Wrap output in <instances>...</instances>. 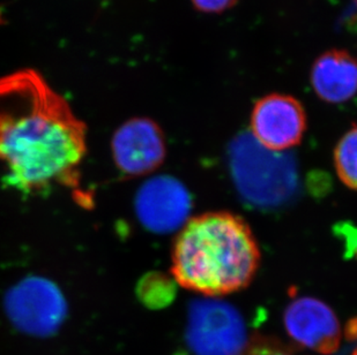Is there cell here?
<instances>
[{"label":"cell","instance_id":"6","mask_svg":"<svg viewBox=\"0 0 357 355\" xmlns=\"http://www.w3.org/2000/svg\"><path fill=\"white\" fill-rule=\"evenodd\" d=\"M137 214L155 233H172L190 221L192 198L176 178L160 175L142 184L137 195Z\"/></svg>","mask_w":357,"mask_h":355},{"label":"cell","instance_id":"8","mask_svg":"<svg viewBox=\"0 0 357 355\" xmlns=\"http://www.w3.org/2000/svg\"><path fill=\"white\" fill-rule=\"evenodd\" d=\"M65 310L66 307L59 291L42 279L22 283L7 300L10 321L28 335L54 333L64 319Z\"/></svg>","mask_w":357,"mask_h":355},{"label":"cell","instance_id":"13","mask_svg":"<svg viewBox=\"0 0 357 355\" xmlns=\"http://www.w3.org/2000/svg\"><path fill=\"white\" fill-rule=\"evenodd\" d=\"M241 355H295L278 339L267 336H255Z\"/></svg>","mask_w":357,"mask_h":355},{"label":"cell","instance_id":"2","mask_svg":"<svg viewBox=\"0 0 357 355\" xmlns=\"http://www.w3.org/2000/svg\"><path fill=\"white\" fill-rule=\"evenodd\" d=\"M259 265V247L249 224L228 212L190 218L172 248L174 281L206 298L248 287Z\"/></svg>","mask_w":357,"mask_h":355},{"label":"cell","instance_id":"9","mask_svg":"<svg viewBox=\"0 0 357 355\" xmlns=\"http://www.w3.org/2000/svg\"><path fill=\"white\" fill-rule=\"evenodd\" d=\"M284 328L296 345L319 354L337 352L340 347L341 326L333 309L312 297H301L287 306Z\"/></svg>","mask_w":357,"mask_h":355},{"label":"cell","instance_id":"3","mask_svg":"<svg viewBox=\"0 0 357 355\" xmlns=\"http://www.w3.org/2000/svg\"><path fill=\"white\" fill-rule=\"evenodd\" d=\"M229 168L241 198L261 209L282 207L298 188V168L293 155L264 147L251 133L229 145Z\"/></svg>","mask_w":357,"mask_h":355},{"label":"cell","instance_id":"1","mask_svg":"<svg viewBox=\"0 0 357 355\" xmlns=\"http://www.w3.org/2000/svg\"><path fill=\"white\" fill-rule=\"evenodd\" d=\"M86 154L87 126L40 72L0 77V163L8 184L24 193L63 186L82 198Z\"/></svg>","mask_w":357,"mask_h":355},{"label":"cell","instance_id":"5","mask_svg":"<svg viewBox=\"0 0 357 355\" xmlns=\"http://www.w3.org/2000/svg\"><path fill=\"white\" fill-rule=\"evenodd\" d=\"M307 131V114L296 98L272 94L260 98L251 113V134L273 151L296 147Z\"/></svg>","mask_w":357,"mask_h":355},{"label":"cell","instance_id":"15","mask_svg":"<svg viewBox=\"0 0 357 355\" xmlns=\"http://www.w3.org/2000/svg\"><path fill=\"white\" fill-rule=\"evenodd\" d=\"M351 355H357V347L356 349H355L354 352H353V354Z\"/></svg>","mask_w":357,"mask_h":355},{"label":"cell","instance_id":"10","mask_svg":"<svg viewBox=\"0 0 357 355\" xmlns=\"http://www.w3.org/2000/svg\"><path fill=\"white\" fill-rule=\"evenodd\" d=\"M311 84L318 97L331 104L349 101L357 93V57L344 50H331L314 61Z\"/></svg>","mask_w":357,"mask_h":355},{"label":"cell","instance_id":"14","mask_svg":"<svg viewBox=\"0 0 357 355\" xmlns=\"http://www.w3.org/2000/svg\"><path fill=\"white\" fill-rule=\"evenodd\" d=\"M191 3L204 13H222L231 8L237 0H191Z\"/></svg>","mask_w":357,"mask_h":355},{"label":"cell","instance_id":"11","mask_svg":"<svg viewBox=\"0 0 357 355\" xmlns=\"http://www.w3.org/2000/svg\"><path fill=\"white\" fill-rule=\"evenodd\" d=\"M334 166L342 184L357 191V126L337 142L334 149Z\"/></svg>","mask_w":357,"mask_h":355},{"label":"cell","instance_id":"4","mask_svg":"<svg viewBox=\"0 0 357 355\" xmlns=\"http://www.w3.org/2000/svg\"><path fill=\"white\" fill-rule=\"evenodd\" d=\"M185 340L195 355H241L250 338L245 322L235 306L205 297L190 303Z\"/></svg>","mask_w":357,"mask_h":355},{"label":"cell","instance_id":"7","mask_svg":"<svg viewBox=\"0 0 357 355\" xmlns=\"http://www.w3.org/2000/svg\"><path fill=\"white\" fill-rule=\"evenodd\" d=\"M112 150L116 166L124 175H149L165 161V134L152 119L133 118L116 131Z\"/></svg>","mask_w":357,"mask_h":355},{"label":"cell","instance_id":"12","mask_svg":"<svg viewBox=\"0 0 357 355\" xmlns=\"http://www.w3.org/2000/svg\"><path fill=\"white\" fill-rule=\"evenodd\" d=\"M174 284L170 279H167L161 275H154L152 278L147 279L144 290V298L147 305H152L153 299L155 295L154 307L165 306L172 301L174 297Z\"/></svg>","mask_w":357,"mask_h":355}]
</instances>
